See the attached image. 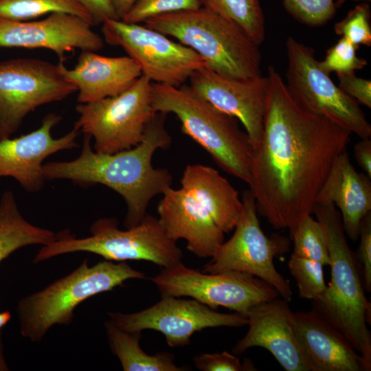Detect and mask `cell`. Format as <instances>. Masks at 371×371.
Segmentation results:
<instances>
[{"instance_id":"obj_40","label":"cell","mask_w":371,"mask_h":371,"mask_svg":"<svg viewBox=\"0 0 371 371\" xmlns=\"http://www.w3.org/2000/svg\"><path fill=\"white\" fill-rule=\"evenodd\" d=\"M11 313L9 311L0 312V330L11 319Z\"/></svg>"},{"instance_id":"obj_32","label":"cell","mask_w":371,"mask_h":371,"mask_svg":"<svg viewBox=\"0 0 371 371\" xmlns=\"http://www.w3.org/2000/svg\"><path fill=\"white\" fill-rule=\"evenodd\" d=\"M358 48V45L341 37L328 49L324 60L319 62V65L328 74L333 71L339 74L361 69L367 65V61L357 56Z\"/></svg>"},{"instance_id":"obj_5","label":"cell","mask_w":371,"mask_h":371,"mask_svg":"<svg viewBox=\"0 0 371 371\" xmlns=\"http://www.w3.org/2000/svg\"><path fill=\"white\" fill-rule=\"evenodd\" d=\"M155 112L173 113L183 133L203 148L216 165L248 185L254 148L238 120L212 105L190 85L152 84Z\"/></svg>"},{"instance_id":"obj_37","label":"cell","mask_w":371,"mask_h":371,"mask_svg":"<svg viewBox=\"0 0 371 371\" xmlns=\"http://www.w3.org/2000/svg\"><path fill=\"white\" fill-rule=\"evenodd\" d=\"M355 159L359 167L371 178V140L370 138L361 139L354 146Z\"/></svg>"},{"instance_id":"obj_14","label":"cell","mask_w":371,"mask_h":371,"mask_svg":"<svg viewBox=\"0 0 371 371\" xmlns=\"http://www.w3.org/2000/svg\"><path fill=\"white\" fill-rule=\"evenodd\" d=\"M76 91L57 64L30 58L1 62L0 140L10 138L38 106L62 100Z\"/></svg>"},{"instance_id":"obj_39","label":"cell","mask_w":371,"mask_h":371,"mask_svg":"<svg viewBox=\"0 0 371 371\" xmlns=\"http://www.w3.org/2000/svg\"><path fill=\"white\" fill-rule=\"evenodd\" d=\"M2 330H0V371H8L9 367L5 359L4 348L2 339Z\"/></svg>"},{"instance_id":"obj_34","label":"cell","mask_w":371,"mask_h":371,"mask_svg":"<svg viewBox=\"0 0 371 371\" xmlns=\"http://www.w3.org/2000/svg\"><path fill=\"white\" fill-rule=\"evenodd\" d=\"M360 243L357 256L360 264L366 291H371V212L362 220L360 225Z\"/></svg>"},{"instance_id":"obj_1","label":"cell","mask_w":371,"mask_h":371,"mask_svg":"<svg viewBox=\"0 0 371 371\" xmlns=\"http://www.w3.org/2000/svg\"><path fill=\"white\" fill-rule=\"evenodd\" d=\"M262 138L254 149L249 190L257 212L276 229L291 232L311 215L315 198L351 133L313 114L293 98L275 67Z\"/></svg>"},{"instance_id":"obj_41","label":"cell","mask_w":371,"mask_h":371,"mask_svg":"<svg viewBox=\"0 0 371 371\" xmlns=\"http://www.w3.org/2000/svg\"><path fill=\"white\" fill-rule=\"evenodd\" d=\"M346 1V0H337L336 2L335 3L336 8L337 9L340 8L344 3Z\"/></svg>"},{"instance_id":"obj_26","label":"cell","mask_w":371,"mask_h":371,"mask_svg":"<svg viewBox=\"0 0 371 371\" xmlns=\"http://www.w3.org/2000/svg\"><path fill=\"white\" fill-rule=\"evenodd\" d=\"M202 6L233 21L258 45L265 38V24L260 0H201Z\"/></svg>"},{"instance_id":"obj_21","label":"cell","mask_w":371,"mask_h":371,"mask_svg":"<svg viewBox=\"0 0 371 371\" xmlns=\"http://www.w3.org/2000/svg\"><path fill=\"white\" fill-rule=\"evenodd\" d=\"M95 52L81 51L72 69L63 61L57 63L63 77L76 87L81 104L117 95L142 75L139 65L130 56L109 57Z\"/></svg>"},{"instance_id":"obj_30","label":"cell","mask_w":371,"mask_h":371,"mask_svg":"<svg viewBox=\"0 0 371 371\" xmlns=\"http://www.w3.org/2000/svg\"><path fill=\"white\" fill-rule=\"evenodd\" d=\"M201 7V0H138L122 20L126 23H140L155 16Z\"/></svg>"},{"instance_id":"obj_20","label":"cell","mask_w":371,"mask_h":371,"mask_svg":"<svg viewBox=\"0 0 371 371\" xmlns=\"http://www.w3.org/2000/svg\"><path fill=\"white\" fill-rule=\"evenodd\" d=\"M293 328L310 371H370L361 355L313 310L293 312Z\"/></svg>"},{"instance_id":"obj_22","label":"cell","mask_w":371,"mask_h":371,"mask_svg":"<svg viewBox=\"0 0 371 371\" xmlns=\"http://www.w3.org/2000/svg\"><path fill=\"white\" fill-rule=\"evenodd\" d=\"M315 204H333L346 235L354 242L359 238L361 223L371 211V181L366 174L356 170L346 150L333 162Z\"/></svg>"},{"instance_id":"obj_27","label":"cell","mask_w":371,"mask_h":371,"mask_svg":"<svg viewBox=\"0 0 371 371\" xmlns=\"http://www.w3.org/2000/svg\"><path fill=\"white\" fill-rule=\"evenodd\" d=\"M290 234L294 245L293 254L329 266L328 235L322 223L308 215Z\"/></svg>"},{"instance_id":"obj_9","label":"cell","mask_w":371,"mask_h":371,"mask_svg":"<svg viewBox=\"0 0 371 371\" xmlns=\"http://www.w3.org/2000/svg\"><path fill=\"white\" fill-rule=\"evenodd\" d=\"M152 82L142 75L122 93L88 103H79L74 128L94 139V150L115 153L132 148L143 139L156 113L152 104Z\"/></svg>"},{"instance_id":"obj_24","label":"cell","mask_w":371,"mask_h":371,"mask_svg":"<svg viewBox=\"0 0 371 371\" xmlns=\"http://www.w3.org/2000/svg\"><path fill=\"white\" fill-rule=\"evenodd\" d=\"M57 237L53 231L26 221L19 212L14 193L3 192L0 200V263L20 248L47 245Z\"/></svg>"},{"instance_id":"obj_12","label":"cell","mask_w":371,"mask_h":371,"mask_svg":"<svg viewBox=\"0 0 371 371\" xmlns=\"http://www.w3.org/2000/svg\"><path fill=\"white\" fill-rule=\"evenodd\" d=\"M102 25L104 41L123 48L139 65L142 75L154 83L179 87L206 67L192 49L145 25L122 19H109Z\"/></svg>"},{"instance_id":"obj_28","label":"cell","mask_w":371,"mask_h":371,"mask_svg":"<svg viewBox=\"0 0 371 371\" xmlns=\"http://www.w3.org/2000/svg\"><path fill=\"white\" fill-rule=\"evenodd\" d=\"M324 267L319 262L291 254L288 267L300 298L315 301L324 294L326 289Z\"/></svg>"},{"instance_id":"obj_15","label":"cell","mask_w":371,"mask_h":371,"mask_svg":"<svg viewBox=\"0 0 371 371\" xmlns=\"http://www.w3.org/2000/svg\"><path fill=\"white\" fill-rule=\"evenodd\" d=\"M110 320L128 331L153 330L161 333L170 347L186 346L192 335L207 328L247 325L246 315L223 313L194 299L161 297L159 302L139 312H109Z\"/></svg>"},{"instance_id":"obj_2","label":"cell","mask_w":371,"mask_h":371,"mask_svg":"<svg viewBox=\"0 0 371 371\" xmlns=\"http://www.w3.org/2000/svg\"><path fill=\"white\" fill-rule=\"evenodd\" d=\"M166 113L156 112L148 122L144 137L136 146L115 153L93 150L91 137L85 135L80 156L69 161L44 164L45 180L68 179L91 186L102 184L117 192L125 201L124 225H139L147 214L151 199L171 187L172 177L166 168H154L152 159L157 149L168 148L172 138L165 127Z\"/></svg>"},{"instance_id":"obj_38","label":"cell","mask_w":371,"mask_h":371,"mask_svg":"<svg viewBox=\"0 0 371 371\" xmlns=\"http://www.w3.org/2000/svg\"><path fill=\"white\" fill-rule=\"evenodd\" d=\"M138 0H112L114 8L122 19Z\"/></svg>"},{"instance_id":"obj_4","label":"cell","mask_w":371,"mask_h":371,"mask_svg":"<svg viewBox=\"0 0 371 371\" xmlns=\"http://www.w3.org/2000/svg\"><path fill=\"white\" fill-rule=\"evenodd\" d=\"M312 214L326 229L331 276L324 294L313 301L312 310L346 337L371 370V334L366 325L371 304L360 264L348 245L337 208L315 204Z\"/></svg>"},{"instance_id":"obj_3","label":"cell","mask_w":371,"mask_h":371,"mask_svg":"<svg viewBox=\"0 0 371 371\" xmlns=\"http://www.w3.org/2000/svg\"><path fill=\"white\" fill-rule=\"evenodd\" d=\"M181 188H168L157 211L168 236L187 241V249L200 258H211L233 230L243 209L238 192L214 168L188 165Z\"/></svg>"},{"instance_id":"obj_17","label":"cell","mask_w":371,"mask_h":371,"mask_svg":"<svg viewBox=\"0 0 371 371\" xmlns=\"http://www.w3.org/2000/svg\"><path fill=\"white\" fill-rule=\"evenodd\" d=\"M91 27L85 20L63 12L32 21L0 18V47L47 49L63 62L66 54L76 49L97 52L103 47L104 39Z\"/></svg>"},{"instance_id":"obj_23","label":"cell","mask_w":371,"mask_h":371,"mask_svg":"<svg viewBox=\"0 0 371 371\" xmlns=\"http://www.w3.org/2000/svg\"><path fill=\"white\" fill-rule=\"evenodd\" d=\"M109 344L112 353L120 361L124 371H183L186 366H178L175 356L166 351L150 355L141 348L142 331L120 328L110 319L104 323Z\"/></svg>"},{"instance_id":"obj_18","label":"cell","mask_w":371,"mask_h":371,"mask_svg":"<svg viewBox=\"0 0 371 371\" xmlns=\"http://www.w3.org/2000/svg\"><path fill=\"white\" fill-rule=\"evenodd\" d=\"M60 115L50 113L38 128L15 138L0 140V177L14 178L29 192L41 190L45 179L44 160L59 151L76 148L80 131L76 128L66 135L54 138L52 130L59 123Z\"/></svg>"},{"instance_id":"obj_8","label":"cell","mask_w":371,"mask_h":371,"mask_svg":"<svg viewBox=\"0 0 371 371\" xmlns=\"http://www.w3.org/2000/svg\"><path fill=\"white\" fill-rule=\"evenodd\" d=\"M90 236L77 238L69 231L58 234L56 240L39 249L34 263L61 254L89 252L116 262L146 260L163 268L182 262L183 253L155 216L146 214L142 222L122 230L114 218H102L90 227Z\"/></svg>"},{"instance_id":"obj_10","label":"cell","mask_w":371,"mask_h":371,"mask_svg":"<svg viewBox=\"0 0 371 371\" xmlns=\"http://www.w3.org/2000/svg\"><path fill=\"white\" fill-rule=\"evenodd\" d=\"M286 87L307 111L359 136L370 138L371 125L360 104L335 85L315 57L314 49L292 36L286 41Z\"/></svg>"},{"instance_id":"obj_19","label":"cell","mask_w":371,"mask_h":371,"mask_svg":"<svg viewBox=\"0 0 371 371\" xmlns=\"http://www.w3.org/2000/svg\"><path fill=\"white\" fill-rule=\"evenodd\" d=\"M249 329L234 346V355L261 347L286 371H310L293 328V311L289 302L278 297L252 306L247 313Z\"/></svg>"},{"instance_id":"obj_16","label":"cell","mask_w":371,"mask_h":371,"mask_svg":"<svg viewBox=\"0 0 371 371\" xmlns=\"http://www.w3.org/2000/svg\"><path fill=\"white\" fill-rule=\"evenodd\" d=\"M189 82L200 96L240 121L254 148H257L262 138L269 97L267 76L234 79L204 67L195 71Z\"/></svg>"},{"instance_id":"obj_36","label":"cell","mask_w":371,"mask_h":371,"mask_svg":"<svg viewBox=\"0 0 371 371\" xmlns=\"http://www.w3.org/2000/svg\"><path fill=\"white\" fill-rule=\"evenodd\" d=\"M90 14L93 25L102 24L109 19H120L112 0H79Z\"/></svg>"},{"instance_id":"obj_35","label":"cell","mask_w":371,"mask_h":371,"mask_svg":"<svg viewBox=\"0 0 371 371\" xmlns=\"http://www.w3.org/2000/svg\"><path fill=\"white\" fill-rule=\"evenodd\" d=\"M338 87L359 104L371 108V81L359 78L355 71L337 74Z\"/></svg>"},{"instance_id":"obj_13","label":"cell","mask_w":371,"mask_h":371,"mask_svg":"<svg viewBox=\"0 0 371 371\" xmlns=\"http://www.w3.org/2000/svg\"><path fill=\"white\" fill-rule=\"evenodd\" d=\"M243 209L232 236L216 250L203 272L217 273L236 271L251 274L271 284L280 296L290 302L293 291L288 280L276 270L274 257L283 252L284 241L267 237L258 218L251 191L242 196Z\"/></svg>"},{"instance_id":"obj_29","label":"cell","mask_w":371,"mask_h":371,"mask_svg":"<svg viewBox=\"0 0 371 371\" xmlns=\"http://www.w3.org/2000/svg\"><path fill=\"white\" fill-rule=\"evenodd\" d=\"M282 3L293 18L312 27L326 24L337 12L333 0H282Z\"/></svg>"},{"instance_id":"obj_6","label":"cell","mask_w":371,"mask_h":371,"mask_svg":"<svg viewBox=\"0 0 371 371\" xmlns=\"http://www.w3.org/2000/svg\"><path fill=\"white\" fill-rule=\"evenodd\" d=\"M144 23L192 49L222 76L244 80L262 76L259 45L235 22L207 8L163 14Z\"/></svg>"},{"instance_id":"obj_7","label":"cell","mask_w":371,"mask_h":371,"mask_svg":"<svg viewBox=\"0 0 371 371\" xmlns=\"http://www.w3.org/2000/svg\"><path fill=\"white\" fill-rule=\"evenodd\" d=\"M146 278L126 261L105 260L89 267L85 259L69 274L19 301L21 335L32 342H40L52 326L69 325L75 308L87 299L123 286L128 280Z\"/></svg>"},{"instance_id":"obj_33","label":"cell","mask_w":371,"mask_h":371,"mask_svg":"<svg viewBox=\"0 0 371 371\" xmlns=\"http://www.w3.org/2000/svg\"><path fill=\"white\" fill-rule=\"evenodd\" d=\"M195 366L201 371H254L253 362L245 359L242 362L235 355L222 352L202 353L193 359Z\"/></svg>"},{"instance_id":"obj_11","label":"cell","mask_w":371,"mask_h":371,"mask_svg":"<svg viewBox=\"0 0 371 371\" xmlns=\"http://www.w3.org/2000/svg\"><path fill=\"white\" fill-rule=\"evenodd\" d=\"M151 280L161 297H190L212 309L223 306L245 315L252 306L280 297L271 284L251 274L200 272L182 262L164 268Z\"/></svg>"},{"instance_id":"obj_25","label":"cell","mask_w":371,"mask_h":371,"mask_svg":"<svg viewBox=\"0 0 371 371\" xmlns=\"http://www.w3.org/2000/svg\"><path fill=\"white\" fill-rule=\"evenodd\" d=\"M54 12L77 16L93 25L90 14L79 0H0V18L28 21Z\"/></svg>"},{"instance_id":"obj_42","label":"cell","mask_w":371,"mask_h":371,"mask_svg":"<svg viewBox=\"0 0 371 371\" xmlns=\"http://www.w3.org/2000/svg\"><path fill=\"white\" fill-rule=\"evenodd\" d=\"M354 1H370V0H354Z\"/></svg>"},{"instance_id":"obj_31","label":"cell","mask_w":371,"mask_h":371,"mask_svg":"<svg viewBox=\"0 0 371 371\" xmlns=\"http://www.w3.org/2000/svg\"><path fill=\"white\" fill-rule=\"evenodd\" d=\"M370 9L361 3L335 25V32L355 45L371 46Z\"/></svg>"}]
</instances>
